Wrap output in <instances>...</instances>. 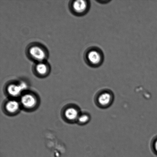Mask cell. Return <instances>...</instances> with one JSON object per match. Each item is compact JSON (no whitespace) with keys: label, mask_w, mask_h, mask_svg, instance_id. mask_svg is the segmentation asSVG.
I'll list each match as a JSON object with an SVG mask.
<instances>
[{"label":"cell","mask_w":157,"mask_h":157,"mask_svg":"<svg viewBox=\"0 0 157 157\" xmlns=\"http://www.w3.org/2000/svg\"><path fill=\"white\" fill-rule=\"evenodd\" d=\"M104 56L102 52L97 48H91L86 52L85 59L89 65L92 67L101 66L104 61Z\"/></svg>","instance_id":"cell-2"},{"label":"cell","mask_w":157,"mask_h":157,"mask_svg":"<svg viewBox=\"0 0 157 157\" xmlns=\"http://www.w3.org/2000/svg\"><path fill=\"white\" fill-rule=\"evenodd\" d=\"M90 119V117L88 114L86 113L80 114L77 121L80 124H85L89 122Z\"/></svg>","instance_id":"cell-10"},{"label":"cell","mask_w":157,"mask_h":157,"mask_svg":"<svg viewBox=\"0 0 157 157\" xmlns=\"http://www.w3.org/2000/svg\"><path fill=\"white\" fill-rule=\"evenodd\" d=\"M21 106L28 110H31L36 107L38 101L36 97L33 94L25 93L21 95L20 101Z\"/></svg>","instance_id":"cell-6"},{"label":"cell","mask_w":157,"mask_h":157,"mask_svg":"<svg viewBox=\"0 0 157 157\" xmlns=\"http://www.w3.org/2000/svg\"><path fill=\"white\" fill-rule=\"evenodd\" d=\"M26 53L29 59L35 63L47 61L49 56L47 48L37 43L29 44L26 48Z\"/></svg>","instance_id":"cell-1"},{"label":"cell","mask_w":157,"mask_h":157,"mask_svg":"<svg viewBox=\"0 0 157 157\" xmlns=\"http://www.w3.org/2000/svg\"><path fill=\"white\" fill-rule=\"evenodd\" d=\"M80 114L78 111L73 107L67 108L64 112V115L66 119L70 121H77Z\"/></svg>","instance_id":"cell-9"},{"label":"cell","mask_w":157,"mask_h":157,"mask_svg":"<svg viewBox=\"0 0 157 157\" xmlns=\"http://www.w3.org/2000/svg\"><path fill=\"white\" fill-rule=\"evenodd\" d=\"M154 149L155 151L157 153V139L156 141H155L154 143Z\"/></svg>","instance_id":"cell-11"},{"label":"cell","mask_w":157,"mask_h":157,"mask_svg":"<svg viewBox=\"0 0 157 157\" xmlns=\"http://www.w3.org/2000/svg\"><path fill=\"white\" fill-rule=\"evenodd\" d=\"M32 70L35 76L40 78H45L50 74L51 67L47 61L35 63Z\"/></svg>","instance_id":"cell-4"},{"label":"cell","mask_w":157,"mask_h":157,"mask_svg":"<svg viewBox=\"0 0 157 157\" xmlns=\"http://www.w3.org/2000/svg\"><path fill=\"white\" fill-rule=\"evenodd\" d=\"M113 100V97L110 92H105L100 94L98 98V102L100 105L106 107L110 105Z\"/></svg>","instance_id":"cell-8"},{"label":"cell","mask_w":157,"mask_h":157,"mask_svg":"<svg viewBox=\"0 0 157 157\" xmlns=\"http://www.w3.org/2000/svg\"><path fill=\"white\" fill-rule=\"evenodd\" d=\"M27 85L24 82L18 83H10L7 86L6 90L7 93L13 98H17L27 88Z\"/></svg>","instance_id":"cell-5"},{"label":"cell","mask_w":157,"mask_h":157,"mask_svg":"<svg viewBox=\"0 0 157 157\" xmlns=\"http://www.w3.org/2000/svg\"><path fill=\"white\" fill-rule=\"evenodd\" d=\"M90 4L88 1L76 0L70 1L69 8L71 13L76 16L86 14L89 10Z\"/></svg>","instance_id":"cell-3"},{"label":"cell","mask_w":157,"mask_h":157,"mask_svg":"<svg viewBox=\"0 0 157 157\" xmlns=\"http://www.w3.org/2000/svg\"><path fill=\"white\" fill-rule=\"evenodd\" d=\"M20 102L15 99L9 100L6 103L5 109L7 113L15 114L18 113L21 107Z\"/></svg>","instance_id":"cell-7"}]
</instances>
